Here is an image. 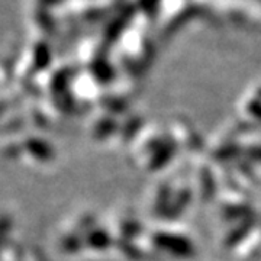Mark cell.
Here are the masks:
<instances>
[{
  "label": "cell",
  "mask_w": 261,
  "mask_h": 261,
  "mask_svg": "<svg viewBox=\"0 0 261 261\" xmlns=\"http://www.w3.org/2000/svg\"><path fill=\"white\" fill-rule=\"evenodd\" d=\"M154 244L160 250L170 252L176 257H192L195 254L193 244L185 237L171 233H157L154 237Z\"/></svg>",
  "instance_id": "obj_1"
},
{
  "label": "cell",
  "mask_w": 261,
  "mask_h": 261,
  "mask_svg": "<svg viewBox=\"0 0 261 261\" xmlns=\"http://www.w3.org/2000/svg\"><path fill=\"white\" fill-rule=\"evenodd\" d=\"M247 154L251 160L261 163V147H252L247 151Z\"/></svg>",
  "instance_id": "obj_2"
}]
</instances>
